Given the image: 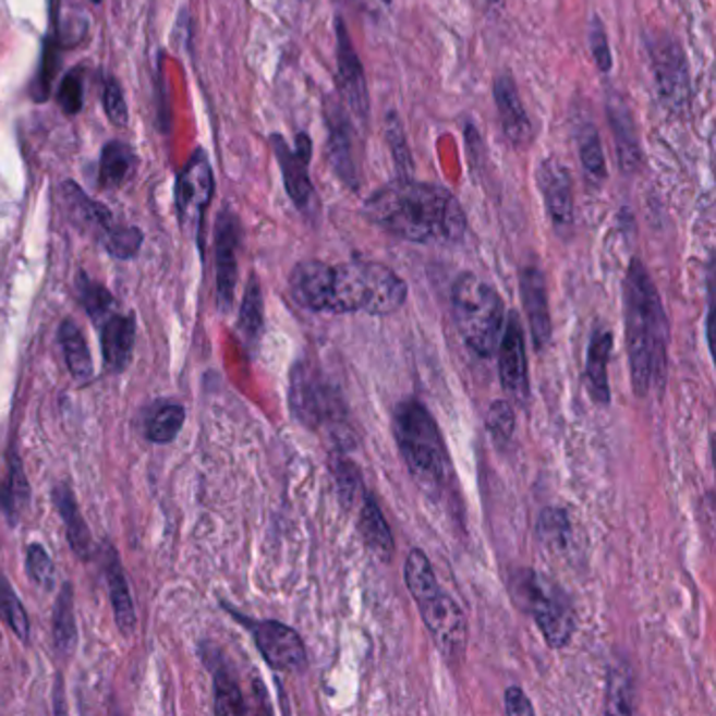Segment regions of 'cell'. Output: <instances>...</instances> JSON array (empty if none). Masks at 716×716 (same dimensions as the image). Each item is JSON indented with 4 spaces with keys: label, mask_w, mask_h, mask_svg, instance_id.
Segmentation results:
<instances>
[{
    "label": "cell",
    "mask_w": 716,
    "mask_h": 716,
    "mask_svg": "<svg viewBox=\"0 0 716 716\" xmlns=\"http://www.w3.org/2000/svg\"><path fill=\"white\" fill-rule=\"evenodd\" d=\"M396 441L408 471L429 496L446 489L450 477V454L439 425L425 403L418 400L401 401L396 408Z\"/></svg>",
    "instance_id": "obj_5"
},
{
    "label": "cell",
    "mask_w": 716,
    "mask_h": 716,
    "mask_svg": "<svg viewBox=\"0 0 716 716\" xmlns=\"http://www.w3.org/2000/svg\"><path fill=\"white\" fill-rule=\"evenodd\" d=\"M498 368L505 393L511 400L525 403L530 398V376H527V349L521 321L515 314L505 319V330L498 343Z\"/></svg>",
    "instance_id": "obj_15"
},
{
    "label": "cell",
    "mask_w": 716,
    "mask_h": 716,
    "mask_svg": "<svg viewBox=\"0 0 716 716\" xmlns=\"http://www.w3.org/2000/svg\"><path fill=\"white\" fill-rule=\"evenodd\" d=\"M59 343H61L65 362H68V371L76 380H88L93 376V362H90V353H88L83 330L76 326V321L65 319L61 324Z\"/></svg>",
    "instance_id": "obj_27"
},
{
    "label": "cell",
    "mask_w": 716,
    "mask_h": 716,
    "mask_svg": "<svg viewBox=\"0 0 716 716\" xmlns=\"http://www.w3.org/2000/svg\"><path fill=\"white\" fill-rule=\"evenodd\" d=\"M357 527H360L362 541L373 550L374 555L380 557L383 561H391L393 550H396L393 534H391V527L383 515L380 507L376 505V500L371 494H364V498H362Z\"/></svg>",
    "instance_id": "obj_23"
},
{
    "label": "cell",
    "mask_w": 716,
    "mask_h": 716,
    "mask_svg": "<svg viewBox=\"0 0 716 716\" xmlns=\"http://www.w3.org/2000/svg\"><path fill=\"white\" fill-rule=\"evenodd\" d=\"M519 290L521 303L527 314V321L532 328L534 347L543 349L553 335L550 312H548V292H546L545 274L536 265H527L519 274Z\"/></svg>",
    "instance_id": "obj_19"
},
{
    "label": "cell",
    "mask_w": 716,
    "mask_h": 716,
    "mask_svg": "<svg viewBox=\"0 0 716 716\" xmlns=\"http://www.w3.org/2000/svg\"><path fill=\"white\" fill-rule=\"evenodd\" d=\"M324 118L328 129V162L335 174L344 187L357 192L362 177H360V160L355 149V129L347 114V108L337 99H326L324 104Z\"/></svg>",
    "instance_id": "obj_11"
},
{
    "label": "cell",
    "mask_w": 716,
    "mask_h": 716,
    "mask_svg": "<svg viewBox=\"0 0 716 716\" xmlns=\"http://www.w3.org/2000/svg\"><path fill=\"white\" fill-rule=\"evenodd\" d=\"M330 471L337 480V489H339L343 507L351 509L355 502H362V498L366 494V487L362 482V471L357 469V464L353 460L343 457V454H335Z\"/></svg>",
    "instance_id": "obj_30"
},
{
    "label": "cell",
    "mask_w": 716,
    "mask_h": 716,
    "mask_svg": "<svg viewBox=\"0 0 716 716\" xmlns=\"http://www.w3.org/2000/svg\"><path fill=\"white\" fill-rule=\"evenodd\" d=\"M53 636L61 654H72L76 645V618H74V602L72 586L63 584L59 593L56 609H53Z\"/></svg>",
    "instance_id": "obj_29"
},
{
    "label": "cell",
    "mask_w": 716,
    "mask_h": 716,
    "mask_svg": "<svg viewBox=\"0 0 716 716\" xmlns=\"http://www.w3.org/2000/svg\"><path fill=\"white\" fill-rule=\"evenodd\" d=\"M515 602L534 618L545 634L546 643L555 650L566 647L575 631V614L568 595L532 570L513 575Z\"/></svg>",
    "instance_id": "obj_8"
},
{
    "label": "cell",
    "mask_w": 716,
    "mask_h": 716,
    "mask_svg": "<svg viewBox=\"0 0 716 716\" xmlns=\"http://www.w3.org/2000/svg\"><path fill=\"white\" fill-rule=\"evenodd\" d=\"M135 344L133 317L110 314L101 321V351L110 371L120 373L126 368Z\"/></svg>",
    "instance_id": "obj_22"
},
{
    "label": "cell",
    "mask_w": 716,
    "mask_h": 716,
    "mask_svg": "<svg viewBox=\"0 0 716 716\" xmlns=\"http://www.w3.org/2000/svg\"><path fill=\"white\" fill-rule=\"evenodd\" d=\"M0 618L13 629L20 639H28V614L4 575H0Z\"/></svg>",
    "instance_id": "obj_34"
},
{
    "label": "cell",
    "mask_w": 716,
    "mask_h": 716,
    "mask_svg": "<svg viewBox=\"0 0 716 716\" xmlns=\"http://www.w3.org/2000/svg\"><path fill=\"white\" fill-rule=\"evenodd\" d=\"M53 502H56L59 515H61L63 523H65L68 541H70V545L74 548V553L81 559H88L90 553H93V541H90V534H88L85 519H83L78 507H76V500H74L72 489L68 486L56 487Z\"/></svg>",
    "instance_id": "obj_26"
},
{
    "label": "cell",
    "mask_w": 716,
    "mask_h": 716,
    "mask_svg": "<svg viewBox=\"0 0 716 716\" xmlns=\"http://www.w3.org/2000/svg\"><path fill=\"white\" fill-rule=\"evenodd\" d=\"M93 2H101V0H93Z\"/></svg>",
    "instance_id": "obj_48"
},
{
    "label": "cell",
    "mask_w": 716,
    "mask_h": 716,
    "mask_svg": "<svg viewBox=\"0 0 716 716\" xmlns=\"http://www.w3.org/2000/svg\"><path fill=\"white\" fill-rule=\"evenodd\" d=\"M337 85L344 108L360 122L371 120V93L364 74L362 59L357 56L353 40L343 20L337 17Z\"/></svg>",
    "instance_id": "obj_13"
},
{
    "label": "cell",
    "mask_w": 716,
    "mask_h": 716,
    "mask_svg": "<svg viewBox=\"0 0 716 716\" xmlns=\"http://www.w3.org/2000/svg\"><path fill=\"white\" fill-rule=\"evenodd\" d=\"M403 578L437 650L450 664H459L466 652V618L459 603L437 582L429 557L421 548L408 553Z\"/></svg>",
    "instance_id": "obj_4"
},
{
    "label": "cell",
    "mask_w": 716,
    "mask_h": 716,
    "mask_svg": "<svg viewBox=\"0 0 716 716\" xmlns=\"http://www.w3.org/2000/svg\"><path fill=\"white\" fill-rule=\"evenodd\" d=\"M505 711H507V715L511 716L534 715L536 713L532 702L523 693V689L517 688V685L507 689V693H505Z\"/></svg>",
    "instance_id": "obj_46"
},
{
    "label": "cell",
    "mask_w": 716,
    "mask_h": 716,
    "mask_svg": "<svg viewBox=\"0 0 716 716\" xmlns=\"http://www.w3.org/2000/svg\"><path fill=\"white\" fill-rule=\"evenodd\" d=\"M605 112H607V122H609V129H611V135H614L618 165H620L622 171L631 174L641 167V160H643L639 131H636V124H634L632 110L618 93H609L607 104H605Z\"/></svg>",
    "instance_id": "obj_20"
},
{
    "label": "cell",
    "mask_w": 716,
    "mask_h": 716,
    "mask_svg": "<svg viewBox=\"0 0 716 716\" xmlns=\"http://www.w3.org/2000/svg\"><path fill=\"white\" fill-rule=\"evenodd\" d=\"M215 713L217 715H244L246 713L238 683L223 668H219L215 672Z\"/></svg>",
    "instance_id": "obj_35"
},
{
    "label": "cell",
    "mask_w": 716,
    "mask_h": 716,
    "mask_svg": "<svg viewBox=\"0 0 716 716\" xmlns=\"http://www.w3.org/2000/svg\"><path fill=\"white\" fill-rule=\"evenodd\" d=\"M573 142L578 147L580 162L586 174L599 183L607 177V162L603 154L602 135L597 124L588 116H580L573 120Z\"/></svg>",
    "instance_id": "obj_24"
},
{
    "label": "cell",
    "mask_w": 716,
    "mask_h": 716,
    "mask_svg": "<svg viewBox=\"0 0 716 716\" xmlns=\"http://www.w3.org/2000/svg\"><path fill=\"white\" fill-rule=\"evenodd\" d=\"M271 149L282 169V179L288 198L301 210L312 213L316 206V187L310 177V162L314 144L307 133H299L294 145L288 144L282 135H271Z\"/></svg>",
    "instance_id": "obj_10"
},
{
    "label": "cell",
    "mask_w": 716,
    "mask_h": 716,
    "mask_svg": "<svg viewBox=\"0 0 716 716\" xmlns=\"http://www.w3.org/2000/svg\"><path fill=\"white\" fill-rule=\"evenodd\" d=\"M385 137H387V144H389V149H391V156H393L396 169L400 171V177H412L414 160H412L408 139H405V131L401 126L398 112H389L387 118H385Z\"/></svg>",
    "instance_id": "obj_33"
},
{
    "label": "cell",
    "mask_w": 716,
    "mask_h": 716,
    "mask_svg": "<svg viewBox=\"0 0 716 716\" xmlns=\"http://www.w3.org/2000/svg\"><path fill=\"white\" fill-rule=\"evenodd\" d=\"M645 45L662 106L670 114H685L691 104V76L681 43L670 34H658L645 36Z\"/></svg>",
    "instance_id": "obj_9"
},
{
    "label": "cell",
    "mask_w": 716,
    "mask_h": 716,
    "mask_svg": "<svg viewBox=\"0 0 716 716\" xmlns=\"http://www.w3.org/2000/svg\"><path fill=\"white\" fill-rule=\"evenodd\" d=\"M26 500H28V482H26L22 462L15 460L13 469H11L9 486L4 489V507L13 515L17 511V507H22Z\"/></svg>",
    "instance_id": "obj_44"
},
{
    "label": "cell",
    "mask_w": 716,
    "mask_h": 716,
    "mask_svg": "<svg viewBox=\"0 0 716 716\" xmlns=\"http://www.w3.org/2000/svg\"><path fill=\"white\" fill-rule=\"evenodd\" d=\"M290 410L299 423L314 430H324L337 450L353 441L347 423V408L337 387L317 371L314 364L299 362L290 376Z\"/></svg>",
    "instance_id": "obj_7"
},
{
    "label": "cell",
    "mask_w": 716,
    "mask_h": 716,
    "mask_svg": "<svg viewBox=\"0 0 716 716\" xmlns=\"http://www.w3.org/2000/svg\"><path fill=\"white\" fill-rule=\"evenodd\" d=\"M383 2H385V4H391V0H383Z\"/></svg>",
    "instance_id": "obj_47"
},
{
    "label": "cell",
    "mask_w": 716,
    "mask_h": 716,
    "mask_svg": "<svg viewBox=\"0 0 716 716\" xmlns=\"http://www.w3.org/2000/svg\"><path fill=\"white\" fill-rule=\"evenodd\" d=\"M104 108H106L108 118L112 120V124L126 126V120H129L126 99H124L122 86L112 76L106 81V86H104Z\"/></svg>",
    "instance_id": "obj_43"
},
{
    "label": "cell",
    "mask_w": 716,
    "mask_h": 716,
    "mask_svg": "<svg viewBox=\"0 0 716 716\" xmlns=\"http://www.w3.org/2000/svg\"><path fill=\"white\" fill-rule=\"evenodd\" d=\"M631 700V691H629V683L622 679V675L616 672V679H611L609 683V704H607V713L611 715H629L634 708L629 704Z\"/></svg>",
    "instance_id": "obj_45"
},
{
    "label": "cell",
    "mask_w": 716,
    "mask_h": 716,
    "mask_svg": "<svg viewBox=\"0 0 716 716\" xmlns=\"http://www.w3.org/2000/svg\"><path fill=\"white\" fill-rule=\"evenodd\" d=\"M288 287L296 305L317 314L389 316L408 299V284L376 260L328 265L307 258L294 265Z\"/></svg>",
    "instance_id": "obj_1"
},
{
    "label": "cell",
    "mask_w": 716,
    "mask_h": 716,
    "mask_svg": "<svg viewBox=\"0 0 716 716\" xmlns=\"http://www.w3.org/2000/svg\"><path fill=\"white\" fill-rule=\"evenodd\" d=\"M614 337L609 330L597 328L591 337L588 351H586V368H584V387L595 403L607 405L611 391L607 380V362L611 355Z\"/></svg>",
    "instance_id": "obj_21"
},
{
    "label": "cell",
    "mask_w": 716,
    "mask_h": 716,
    "mask_svg": "<svg viewBox=\"0 0 716 716\" xmlns=\"http://www.w3.org/2000/svg\"><path fill=\"white\" fill-rule=\"evenodd\" d=\"M58 101L63 114L76 116L83 110L85 86H83V78L78 72L65 74V78L59 85Z\"/></svg>",
    "instance_id": "obj_41"
},
{
    "label": "cell",
    "mask_w": 716,
    "mask_h": 716,
    "mask_svg": "<svg viewBox=\"0 0 716 716\" xmlns=\"http://www.w3.org/2000/svg\"><path fill=\"white\" fill-rule=\"evenodd\" d=\"M253 634L263 659L282 672H301L307 666L305 643L299 632L276 620H263L253 624Z\"/></svg>",
    "instance_id": "obj_16"
},
{
    "label": "cell",
    "mask_w": 716,
    "mask_h": 716,
    "mask_svg": "<svg viewBox=\"0 0 716 716\" xmlns=\"http://www.w3.org/2000/svg\"><path fill=\"white\" fill-rule=\"evenodd\" d=\"M364 217L383 231L414 244L452 246L464 240L466 215L459 198L437 185L400 177L364 201Z\"/></svg>",
    "instance_id": "obj_2"
},
{
    "label": "cell",
    "mask_w": 716,
    "mask_h": 716,
    "mask_svg": "<svg viewBox=\"0 0 716 716\" xmlns=\"http://www.w3.org/2000/svg\"><path fill=\"white\" fill-rule=\"evenodd\" d=\"M240 330L248 343H257L263 330V294L257 276H251L240 307Z\"/></svg>",
    "instance_id": "obj_32"
},
{
    "label": "cell",
    "mask_w": 716,
    "mask_h": 716,
    "mask_svg": "<svg viewBox=\"0 0 716 716\" xmlns=\"http://www.w3.org/2000/svg\"><path fill=\"white\" fill-rule=\"evenodd\" d=\"M452 317L460 337L482 357L496 355L505 330V301L496 288L475 274H460L452 284Z\"/></svg>",
    "instance_id": "obj_6"
},
{
    "label": "cell",
    "mask_w": 716,
    "mask_h": 716,
    "mask_svg": "<svg viewBox=\"0 0 716 716\" xmlns=\"http://www.w3.org/2000/svg\"><path fill=\"white\" fill-rule=\"evenodd\" d=\"M536 185L555 231L566 238L573 231V181L568 167L557 158H545L536 169Z\"/></svg>",
    "instance_id": "obj_14"
},
{
    "label": "cell",
    "mask_w": 716,
    "mask_h": 716,
    "mask_svg": "<svg viewBox=\"0 0 716 716\" xmlns=\"http://www.w3.org/2000/svg\"><path fill=\"white\" fill-rule=\"evenodd\" d=\"M185 423V410L179 403H162L147 418V439L154 444H171Z\"/></svg>",
    "instance_id": "obj_31"
},
{
    "label": "cell",
    "mask_w": 716,
    "mask_h": 716,
    "mask_svg": "<svg viewBox=\"0 0 716 716\" xmlns=\"http://www.w3.org/2000/svg\"><path fill=\"white\" fill-rule=\"evenodd\" d=\"M588 45H591V53L595 59V65L599 68L603 74L611 72L614 65V58H611V49H609V38H607V29L603 26L602 17H593L591 28H588Z\"/></svg>",
    "instance_id": "obj_42"
},
{
    "label": "cell",
    "mask_w": 716,
    "mask_h": 716,
    "mask_svg": "<svg viewBox=\"0 0 716 716\" xmlns=\"http://www.w3.org/2000/svg\"><path fill=\"white\" fill-rule=\"evenodd\" d=\"M238 244H240V223L230 208L217 219L215 230V255H217V292L219 305L228 312L235 294L238 280Z\"/></svg>",
    "instance_id": "obj_17"
},
{
    "label": "cell",
    "mask_w": 716,
    "mask_h": 716,
    "mask_svg": "<svg viewBox=\"0 0 716 716\" xmlns=\"http://www.w3.org/2000/svg\"><path fill=\"white\" fill-rule=\"evenodd\" d=\"M26 568H28L29 580L34 584H38L45 591L53 588L56 582V568L51 557L47 555V550L40 545H32L28 548V557H26Z\"/></svg>",
    "instance_id": "obj_40"
},
{
    "label": "cell",
    "mask_w": 716,
    "mask_h": 716,
    "mask_svg": "<svg viewBox=\"0 0 716 716\" xmlns=\"http://www.w3.org/2000/svg\"><path fill=\"white\" fill-rule=\"evenodd\" d=\"M624 326L632 387L639 398H645L666 383L670 332L658 288L636 258L624 278Z\"/></svg>",
    "instance_id": "obj_3"
},
{
    "label": "cell",
    "mask_w": 716,
    "mask_h": 716,
    "mask_svg": "<svg viewBox=\"0 0 716 716\" xmlns=\"http://www.w3.org/2000/svg\"><path fill=\"white\" fill-rule=\"evenodd\" d=\"M78 290H81V296H83L86 312L93 316V319L104 321L106 317L110 316L112 305H114V299H112V294L106 288L95 284L93 280H88L85 276H81Z\"/></svg>",
    "instance_id": "obj_38"
},
{
    "label": "cell",
    "mask_w": 716,
    "mask_h": 716,
    "mask_svg": "<svg viewBox=\"0 0 716 716\" xmlns=\"http://www.w3.org/2000/svg\"><path fill=\"white\" fill-rule=\"evenodd\" d=\"M142 242H144V235L137 228L116 226L114 231L104 240V246L114 257L131 258L139 253Z\"/></svg>",
    "instance_id": "obj_39"
},
{
    "label": "cell",
    "mask_w": 716,
    "mask_h": 716,
    "mask_svg": "<svg viewBox=\"0 0 716 716\" xmlns=\"http://www.w3.org/2000/svg\"><path fill=\"white\" fill-rule=\"evenodd\" d=\"M494 104L500 118V129L507 137V142L523 149L532 144V120L525 112V106L521 101L515 78L511 74H498L494 78Z\"/></svg>",
    "instance_id": "obj_18"
},
{
    "label": "cell",
    "mask_w": 716,
    "mask_h": 716,
    "mask_svg": "<svg viewBox=\"0 0 716 716\" xmlns=\"http://www.w3.org/2000/svg\"><path fill=\"white\" fill-rule=\"evenodd\" d=\"M215 192V177L204 151H196L183 167L174 185V204L183 226H194L201 235L206 208Z\"/></svg>",
    "instance_id": "obj_12"
},
{
    "label": "cell",
    "mask_w": 716,
    "mask_h": 716,
    "mask_svg": "<svg viewBox=\"0 0 716 716\" xmlns=\"http://www.w3.org/2000/svg\"><path fill=\"white\" fill-rule=\"evenodd\" d=\"M106 580L110 586V597H112V607H114L116 624L124 636H131L137 627V616L133 599L129 593V584L124 572L120 568V561L116 557L114 550H110V559L106 561Z\"/></svg>",
    "instance_id": "obj_25"
},
{
    "label": "cell",
    "mask_w": 716,
    "mask_h": 716,
    "mask_svg": "<svg viewBox=\"0 0 716 716\" xmlns=\"http://www.w3.org/2000/svg\"><path fill=\"white\" fill-rule=\"evenodd\" d=\"M515 410L511 401L498 400L492 403L487 412V429L498 446H507L515 435Z\"/></svg>",
    "instance_id": "obj_37"
},
{
    "label": "cell",
    "mask_w": 716,
    "mask_h": 716,
    "mask_svg": "<svg viewBox=\"0 0 716 716\" xmlns=\"http://www.w3.org/2000/svg\"><path fill=\"white\" fill-rule=\"evenodd\" d=\"M135 165V154L133 149L122 142H110L104 145L101 149V160H99V181L106 187L120 185L126 181V177L133 171Z\"/></svg>",
    "instance_id": "obj_28"
},
{
    "label": "cell",
    "mask_w": 716,
    "mask_h": 716,
    "mask_svg": "<svg viewBox=\"0 0 716 716\" xmlns=\"http://www.w3.org/2000/svg\"><path fill=\"white\" fill-rule=\"evenodd\" d=\"M538 536L548 548H566L570 538V519L563 509H545L538 519Z\"/></svg>",
    "instance_id": "obj_36"
}]
</instances>
